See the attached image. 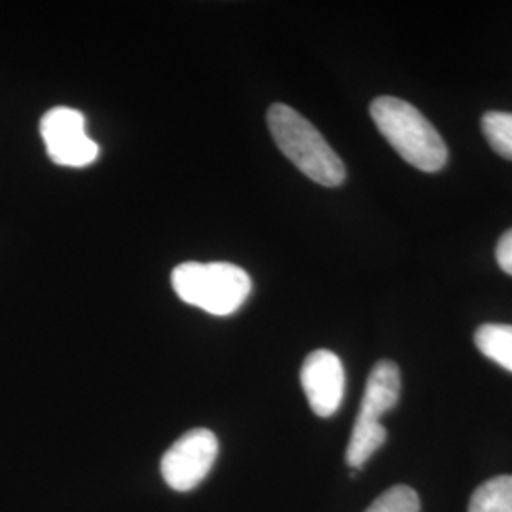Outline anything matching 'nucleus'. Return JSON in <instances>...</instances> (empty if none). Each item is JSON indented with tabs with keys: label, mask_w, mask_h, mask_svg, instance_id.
<instances>
[{
	"label": "nucleus",
	"mask_w": 512,
	"mask_h": 512,
	"mask_svg": "<svg viewBox=\"0 0 512 512\" xmlns=\"http://www.w3.org/2000/svg\"><path fill=\"white\" fill-rule=\"evenodd\" d=\"M370 116L404 162L425 173H437L448 162L444 139L414 105L384 95L372 101Z\"/></svg>",
	"instance_id": "f257e3e1"
},
{
	"label": "nucleus",
	"mask_w": 512,
	"mask_h": 512,
	"mask_svg": "<svg viewBox=\"0 0 512 512\" xmlns=\"http://www.w3.org/2000/svg\"><path fill=\"white\" fill-rule=\"evenodd\" d=\"M268 128L277 148L308 179L321 186H340L346 181V165L325 137L300 112L275 103L268 110Z\"/></svg>",
	"instance_id": "f03ea898"
},
{
	"label": "nucleus",
	"mask_w": 512,
	"mask_h": 512,
	"mask_svg": "<svg viewBox=\"0 0 512 512\" xmlns=\"http://www.w3.org/2000/svg\"><path fill=\"white\" fill-rule=\"evenodd\" d=\"M177 296L211 315H230L249 298L253 283L239 266L228 262H184L171 274Z\"/></svg>",
	"instance_id": "7ed1b4c3"
},
{
	"label": "nucleus",
	"mask_w": 512,
	"mask_h": 512,
	"mask_svg": "<svg viewBox=\"0 0 512 512\" xmlns=\"http://www.w3.org/2000/svg\"><path fill=\"white\" fill-rule=\"evenodd\" d=\"M401 397V372L399 366L391 361H380L372 368L366 380L365 395L353 433L349 439V467L363 469L368 459L372 458L387 440V431L380 423L385 412L393 410Z\"/></svg>",
	"instance_id": "20e7f679"
},
{
	"label": "nucleus",
	"mask_w": 512,
	"mask_h": 512,
	"mask_svg": "<svg viewBox=\"0 0 512 512\" xmlns=\"http://www.w3.org/2000/svg\"><path fill=\"white\" fill-rule=\"evenodd\" d=\"M40 135L50 160L63 167H86L99 156V145L86 135V118L80 110L55 107L40 120Z\"/></svg>",
	"instance_id": "39448f33"
},
{
	"label": "nucleus",
	"mask_w": 512,
	"mask_h": 512,
	"mask_svg": "<svg viewBox=\"0 0 512 512\" xmlns=\"http://www.w3.org/2000/svg\"><path fill=\"white\" fill-rule=\"evenodd\" d=\"M219 456V440L209 429L184 433L162 458V475L169 488L177 492L194 490L209 475Z\"/></svg>",
	"instance_id": "423d86ee"
},
{
	"label": "nucleus",
	"mask_w": 512,
	"mask_h": 512,
	"mask_svg": "<svg viewBox=\"0 0 512 512\" xmlns=\"http://www.w3.org/2000/svg\"><path fill=\"white\" fill-rule=\"evenodd\" d=\"M300 382L311 410L319 418H330L340 408L346 391V372L336 353L329 349L310 353L300 370Z\"/></svg>",
	"instance_id": "0eeeda50"
},
{
	"label": "nucleus",
	"mask_w": 512,
	"mask_h": 512,
	"mask_svg": "<svg viewBox=\"0 0 512 512\" xmlns=\"http://www.w3.org/2000/svg\"><path fill=\"white\" fill-rule=\"evenodd\" d=\"M475 344L484 357L512 372V325H482L475 332Z\"/></svg>",
	"instance_id": "6e6552de"
},
{
	"label": "nucleus",
	"mask_w": 512,
	"mask_h": 512,
	"mask_svg": "<svg viewBox=\"0 0 512 512\" xmlns=\"http://www.w3.org/2000/svg\"><path fill=\"white\" fill-rule=\"evenodd\" d=\"M469 512H512V476H495L478 486Z\"/></svg>",
	"instance_id": "1a4fd4ad"
},
{
	"label": "nucleus",
	"mask_w": 512,
	"mask_h": 512,
	"mask_svg": "<svg viewBox=\"0 0 512 512\" xmlns=\"http://www.w3.org/2000/svg\"><path fill=\"white\" fill-rule=\"evenodd\" d=\"M482 133L499 156L512 160V112H486L482 116Z\"/></svg>",
	"instance_id": "9d476101"
},
{
	"label": "nucleus",
	"mask_w": 512,
	"mask_h": 512,
	"mask_svg": "<svg viewBox=\"0 0 512 512\" xmlns=\"http://www.w3.org/2000/svg\"><path fill=\"white\" fill-rule=\"evenodd\" d=\"M366 512H420V497L408 486H395L380 495Z\"/></svg>",
	"instance_id": "9b49d317"
},
{
	"label": "nucleus",
	"mask_w": 512,
	"mask_h": 512,
	"mask_svg": "<svg viewBox=\"0 0 512 512\" xmlns=\"http://www.w3.org/2000/svg\"><path fill=\"white\" fill-rule=\"evenodd\" d=\"M495 258H497V264L501 266V270L505 274L512 275V228L499 239L497 249H495Z\"/></svg>",
	"instance_id": "f8f14e48"
}]
</instances>
